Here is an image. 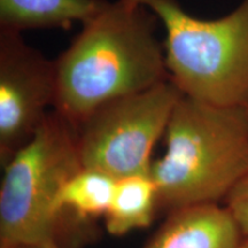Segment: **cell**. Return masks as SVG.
I'll list each match as a JSON object with an SVG mask.
<instances>
[{
	"mask_svg": "<svg viewBox=\"0 0 248 248\" xmlns=\"http://www.w3.org/2000/svg\"><path fill=\"white\" fill-rule=\"evenodd\" d=\"M159 22L136 0L107 1L54 60V110L76 128L106 102L169 79Z\"/></svg>",
	"mask_w": 248,
	"mask_h": 248,
	"instance_id": "obj_1",
	"label": "cell"
},
{
	"mask_svg": "<svg viewBox=\"0 0 248 248\" xmlns=\"http://www.w3.org/2000/svg\"><path fill=\"white\" fill-rule=\"evenodd\" d=\"M166 153L150 176L159 207L170 212L225 200L248 173L247 108L221 107L183 94L166 132Z\"/></svg>",
	"mask_w": 248,
	"mask_h": 248,
	"instance_id": "obj_2",
	"label": "cell"
},
{
	"mask_svg": "<svg viewBox=\"0 0 248 248\" xmlns=\"http://www.w3.org/2000/svg\"><path fill=\"white\" fill-rule=\"evenodd\" d=\"M166 29L170 79L183 94L221 107H248V0L216 20L187 14L177 0H136Z\"/></svg>",
	"mask_w": 248,
	"mask_h": 248,
	"instance_id": "obj_3",
	"label": "cell"
},
{
	"mask_svg": "<svg viewBox=\"0 0 248 248\" xmlns=\"http://www.w3.org/2000/svg\"><path fill=\"white\" fill-rule=\"evenodd\" d=\"M2 167L0 246L68 248L55 202L68 179L83 168L75 126L49 111L33 137Z\"/></svg>",
	"mask_w": 248,
	"mask_h": 248,
	"instance_id": "obj_4",
	"label": "cell"
},
{
	"mask_svg": "<svg viewBox=\"0 0 248 248\" xmlns=\"http://www.w3.org/2000/svg\"><path fill=\"white\" fill-rule=\"evenodd\" d=\"M182 95L169 78L97 108L76 126L83 167L115 179L150 175L152 152Z\"/></svg>",
	"mask_w": 248,
	"mask_h": 248,
	"instance_id": "obj_5",
	"label": "cell"
},
{
	"mask_svg": "<svg viewBox=\"0 0 248 248\" xmlns=\"http://www.w3.org/2000/svg\"><path fill=\"white\" fill-rule=\"evenodd\" d=\"M57 95L55 61L21 32L0 29V162L5 166L42 125Z\"/></svg>",
	"mask_w": 248,
	"mask_h": 248,
	"instance_id": "obj_6",
	"label": "cell"
},
{
	"mask_svg": "<svg viewBox=\"0 0 248 248\" xmlns=\"http://www.w3.org/2000/svg\"><path fill=\"white\" fill-rule=\"evenodd\" d=\"M244 238L226 207L203 203L171 210L142 248H240Z\"/></svg>",
	"mask_w": 248,
	"mask_h": 248,
	"instance_id": "obj_7",
	"label": "cell"
},
{
	"mask_svg": "<svg viewBox=\"0 0 248 248\" xmlns=\"http://www.w3.org/2000/svg\"><path fill=\"white\" fill-rule=\"evenodd\" d=\"M108 0H0V29H70L98 13Z\"/></svg>",
	"mask_w": 248,
	"mask_h": 248,
	"instance_id": "obj_8",
	"label": "cell"
},
{
	"mask_svg": "<svg viewBox=\"0 0 248 248\" xmlns=\"http://www.w3.org/2000/svg\"><path fill=\"white\" fill-rule=\"evenodd\" d=\"M159 207L157 190L150 175L117 179L113 199L105 214V225L113 235L150 226Z\"/></svg>",
	"mask_w": 248,
	"mask_h": 248,
	"instance_id": "obj_9",
	"label": "cell"
},
{
	"mask_svg": "<svg viewBox=\"0 0 248 248\" xmlns=\"http://www.w3.org/2000/svg\"><path fill=\"white\" fill-rule=\"evenodd\" d=\"M224 201L244 237H248V173L238 182Z\"/></svg>",
	"mask_w": 248,
	"mask_h": 248,
	"instance_id": "obj_10",
	"label": "cell"
},
{
	"mask_svg": "<svg viewBox=\"0 0 248 248\" xmlns=\"http://www.w3.org/2000/svg\"><path fill=\"white\" fill-rule=\"evenodd\" d=\"M0 248H52L44 246H0Z\"/></svg>",
	"mask_w": 248,
	"mask_h": 248,
	"instance_id": "obj_11",
	"label": "cell"
},
{
	"mask_svg": "<svg viewBox=\"0 0 248 248\" xmlns=\"http://www.w3.org/2000/svg\"><path fill=\"white\" fill-rule=\"evenodd\" d=\"M240 248H248V237H245L243 240V244H241Z\"/></svg>",
	"mask_w": 248,
	"mask_h": 248,
	"instance_id": "obj_12",
	"label": "cell"
},
{
	"mask_svg": "<svg viewBox=\"0 0 248 248\" xmlns=\"http://www.w3.org/2000/svg\"><path fill=\"white\" fill-rule=\"evenodd\" d=\"M247 115H248V107H247Z\"/></svg>",
	"mask_w": 248,
	"mask_h": 248,
	"instance_id": "obj_13",
	"label": "cell"
}]
</instances>
